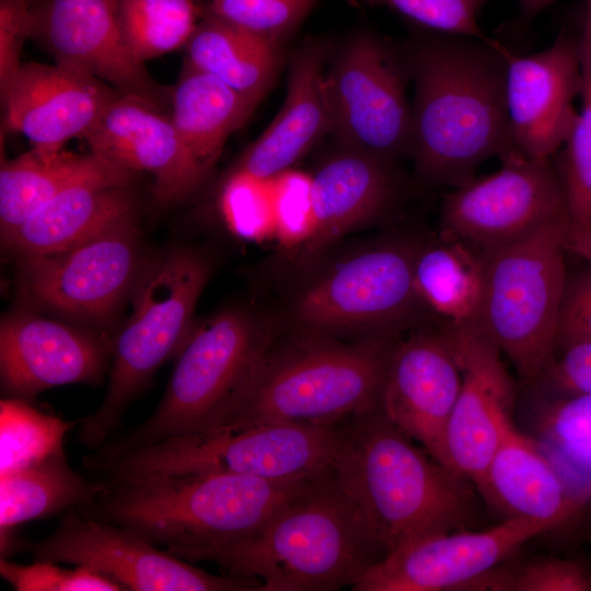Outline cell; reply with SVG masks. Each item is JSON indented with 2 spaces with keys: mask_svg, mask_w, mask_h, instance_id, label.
I'll return each mask as SVG.
<instances>
[{
  "mask_svg": "<svg viewBox=\"0 0 591 591\" xmlns=\"http://www.w3.org/2000/svg\"><path fill=\"white\" fill-rule=\"evenodd\" d=\"M591 340V271L567 280L560 308L557 349Z\"/></svg>",
  "mask_w": 591,
  "mask_h": 591,
  "instance_id": "44",
  "label": "cell"
},
{
  "mask_svg": "<svg viewBox=\"0 0 591 591\" xmlns=\"http://www.w3.org/2000/svg\"><path fill=\"white\" fill-rule=\"evenodd\" d=\"M483 1L484 0H473L477 8L483 3Z\"/></svg>",
  "mask_w": 591,
  "mask_h": 591,
  "instance_id": "48",
  "label": "cell"
},
{
  "mask_svg": "<svg viewBox=\"0 0 591 591\" xmlns=\"http://www.w3.org/2000/svg\"><path fill=\"white\" fill-rule=\"evenodd\" d=\"M35 560L85 566L131 591H253L255 579L216 576L195 567L135 532L81 514L62 515L57 529L38 542L22 541L20 551Z\"/></svg>",
  "mask_w": 591,
  "mask_h": 591,
  "instance_id": "14",
  "label": "cell"
},
{
  "mask_svg": "<svg viewBox=\"0 0 591 591\" xmlns=\"http://www.w3.org/2000/svg\"><path fill=\"white\" fill-rule=\"evenodd\" d=\"M501 161L497 172L475 177L443 197L440 233L488 254L570 217L554 157L531 159L511 152Z\"/></svg>",
  "mask_w": 591,
  "mask_h": 591,
  "instance_id": "13",
  "label": "cell"
},
{
  "mask_svg": "<svg viewBox=\"0 0 591 591\" xmlns=\"http://www.w3.org/2000/svg\"><path fill=\"white\" fill-rule=\"evenodd\" d=\"M119 93L101 79L55 62H22L0 93L2 130L32 147L60 149L84 138Z\"/></svg>",
  "mask_w": 591,
  "mask_h": 591,
  "instance_id": "22",
  "label": "cell"
},
{
  "mask_svg": "<svg viewBox=\"0 0 591 591\" xmlns=\"http://www.w3.org/2000/svg\"><path fill=\"white\" fill-rule=\"evenodd\" d=\"M270 181L275 236L281 246L294 253L313 231L312 176L288 169Z\"/></svg>",
  "mask_w": 591,
  "mask_h": 591,
  "instance_id": "38",
  "label": "cell"
},
{
  "mask_svg": "<svg viewBox=\"0 0 591 591\" xmlns=\"http://www.w3.org/2000/svg\"><path fill=\"white\" fill-rule=\"evenodd\" d=\"M76 424L43 413L26 399H1L0 476L26 468L63 450L65 437Z\"/></svg>",
  "mask_w": 591,
  "mask_h": 591,
  "instance_id": "34",
  "label": "cell"
},
{
  "mask_svg": "<svg viewBox=\"0 0 591 591\" xmlns=\"http://www.w3.org/2000/svg\"><path fill=\"white\" fill-rule=\"evenodd\" d=\"M112 361V339L80 326L14 311L0 324V380L8 397L31 401L45 390L100 385Z\"/></svg>",
  "mask_w": 591,
  "mask_h": 591,
  "instance_id": "19",
  "label": "cell"
},
{
  "mask_svg": "<svg viewBox=\"0 0 591 591\" xmlns=\"http://www.w3.org/2000/svg\"><path fill=\"white\" fill-rule=\"evenodd\" d=\"M0 575L18 591H121L118 583L85 566L61 568L57 563L35 560L19 565L0 559Z\"/></svg>",
  "mask_w": 591,
  "mask_h": 591,
  "instance_id": "39",
  "label": "cell"
},
{
  "mask_svg": "<svg viewBox=\"0 0 591 591\" xmlns=\"http://www.w3.org/2000/svg\"><path fill=\"white\" fill-rule=\"evenodd\" d=\"M185 61L256 106L273 85L279 45L205 13L185 45Z\"/></svg>",
  "mask_w": 591,
  "mask_h": 591,
  "instance_id": "29",
  "label": "cell"
},
{
  "mask_svg": "<svg viewBox=\"0 0 591 591\" xmlns=\"http://www.w3.org/2000/svg\"><path fill=\"white\" fill-rule=\"evenodd\" d=\"M432 32L487 37L477 25L473 0H380Z\"/></svg>",
  "mask_w": 591,
  "mask_h": 591,
  "instance_id": "41",
  "label": "cell"
},
{
  "mask_svg": "<svg viewBox=\"0 0 591 591\" xmlns=\"http://www.w3.org/2000/svg\"><path fill=\"white\" fill-rule=\"evenodd\" d=\"M563 217L531 235L485 254V282L476 328L535 384L555 359L567 285Z\"/></svg>",
  "mask_w": 591,
  "mask_h": 591,
  "instance_id": "8",
  "label": "cell"
},
{
  "mask_svg": "<svg viewBox=\"0 0 591 591\" xmlns=\"http://www.w3.org/2000/svg\"><path fill=\"white\" fill-rule=\"evenodd\" d=\"M20 260L27 298L66 317L100 326L131 294L146 258L132 213L67 250Z\"/></svg>",
  "mask_w": 591,
  "mask_h": 591,
  "instance_id": "12",
  "label": "cell"
},
{
  "mask_svg": "<svg viewBox=\"0 0 591 591\" xmlns=\"http://www.w3.org/2000/svg\"><path fill=\"white\" fill-rule=\"evenodd\" d=\"M313 477L271 480L224 474H149L102 478L104 488L77 510L128 529L177 557L248 536Z\"/></svg>",
  "mask_w": 591,
  "mask_h": 591,
  "instance_id": "4",
  "label": "cell"
},
{
  "mask_svg": "<svg viewBox=\"0 0 591 591\" xmlns=\"http://www.w3.org/2000/svg\"><path fill=\"white\" fill-rule=\"evenodd\" d=\"M132 213L136 198L130 185H79L40 206L2 243L20 257L51 254Z\"/></svg>",
  "mask_w": 591,
  "mask_h": 591,
  "instance_id": "27",
  "label": "cell"
},
{
  "mask_svg": "<svg viewBox=\"0 0 591 591\" xmlns=\"http://www.w3.org/2000/svg\"><path fill=\"white\" fill-rule=\"evenodd\" d=\"M125 39L144 63L185 47L198 24L196 0H118Z\"/></svg>",
  "mask_w": 591,
  "mask_h": 591,
  "instance_id": "33",
  "label": "cell"
},
{
  "mask_svg": "<svg viewBox=\"0 0 591 591\" xmlns=\"http://www.w3.org/2000/svg\"><path fill=\"white\" fill-rule=\"evenodd\" d=\"M210 270L206 257L188 248L146 259L130 294L131 315L112 338L105 396L80 420L82 445L95 450L105 443L157 370L179 354L195 325V306Z\"/></svg>",
  "mask_w": 591,
  "mask_h": 591,
  "instance_id": "6",
  "label": "cell"
},
{
  "mask_svg": "<svg viewBox=\"0 0 591 591\" xmlns=\"http://www.w3.org/2000/svg\"><path fill=\"white\" fill-rule=\"evenodd\" d=\"M583 22L588 25L591 32V0H587Z\"/></svg>",
  "mask_w": 591,
  "mask_h": 591,
  "instance_id": "47",
  "label": "cell"
},
{
  "mask_svg": "<svg viewBox=\"0 0 591 591\" xmlns=\"http://www.w3.org/2000/svg\"><path fill=\"white\" fill-rule=\"evenodd\" d=\"M506 96L514 152L531 159L554 157L567 140L582 89L580 36L561 32L551 46L531 55L507 53Z\"/></svg>",
  "mask_w": 591,
  "mask_h": 591,
  "instance_id": "18",
  "label": "cell"
},
{
  "mask_svg": "<svg viewBox=\"0 0 591 591\" xmlns=\"http://www.w3.org/2000/svg\"><path fill=\"white\" fill-rule=\"evenodd\" d=\"M83 139L90 151L132 172L149 173L160 206L185 199L207 175L167 112L120 92Z\"/></svg>",
  "mask_w": 591,
  "mask_h": 591,
  "instance_id": "21",
  "label": "cell"
},
{
  "mask_svg": "<svg viewBox=\"0 0 591 591\" xmlns=\"http://www.w3.org/2000/svg\"><path fill=\"white\" fill-rule=\"evenodd\" d=\"M544 394L567 396L591 392V340L577 341L561 348L540 380Z\"/></svg>",
  "mask_w": 591,
  "mask_h": 591,
  "instance_id": "43",
  "label": "cell"
},
{
  "mask_svg": "<svg viewBox=\"0 0 591 591\" xmlns=\"http://www.w3.org/2000/svg\"><path fill=\"white\" fill-rule=\"evenodd\" d=\"M338 430L331 468L386 554L475 523L474 484L415 444L381 407L350 417Z\"/></svg>",
  "mask_w": 591,
  "mask_h": 591,
  "instance_id": "2",
  "label": "cell"
},
{
  "mask_svg": "<svg viewBox=\"0 0 591 591\" xmlns=\"http://www.w3.org/2000/svg\"><path fill=\"white\" fill-rule=\"evenodd\" d=\"M271 340L268 329L240 308L225 309L194 325L154 412L134 430L92 453L114 455L163 439L219 429L245 394Z\"/></svg>",
  "mask_w": 591,
  "mask_h": 591,
  "instance_id": "7",
  "label": "cell"
},
{
  "mask_svg": "<svg viewBox=\"0 0 591 591\" xmlns=\"http://www.w3.org/2000/svg\"><path fill=\"white\" fill-rule=\"evenodd\" d=\"M415 84L412 154L427 185L457 188L511 152L508 48L488 37L433 32L406 47Z\"/></svg>",
  "mask_w": 591,
  "mask_h": 591,
  "instance_id": "1",
  "label": "cell"
},
{
  "mask_svg": "<svg viewBox=\"0 0 591 591\" xmlns=\"http://www.w3.org/2000/svg\"><path fill=\"white\" fill-rule=\"evenodd\" d=\"M135 172L92 151L37 148L0 169L1 241L11 236L40 206L62 192L85 184L130 185Z\"/></svg>",
  "mask_w": 591,
  "mask_h": 591,
  "instance_id": "26",
  "label": "cell"
},
{
  "mask_svg": "<svg viewBox=\"0 0 591 591\" xmlns=\"http://www.w3.org/2000/svg\"><path fill=\"white\" fill-rule=\"evenodd\" d=\"M507 591H591V569L563 558H542L515 568L508 566Z\"/></svg>",
  "mask_w": 591,
  "mask_h": 591,
  "instance_id": "40",
  "label": "cell"
},
{
  "mask_svg": "<svg viewBox=\"0 0 591 591\" xmlns=\"http://www.w3.org/2000/svg\"><path fill=\"white\" fill-rule=\"evenodd\" d=\"M461 386L454 350L437 325L398 339L381 397L384 415L448 466L444 437ZM451 468V467H450Z\"/></svg>",
  "mask_w": 591,
  "mask_h": 591,
  "instance_id": "20",
  "label": "cell"
},
{
  "mask_svg": "<svg viewBox=\"0 0 591 591\" xmlns=\"http://www.w3.org/2000/svg\"><path fill=\"white\" fill-rule=\"evenodd\" d=\"M220 208L228 227L239 236L262 241L275 235L270 178L233 170L222 186Z\"/></svg>",
  "mask_w": 591,
  "mask_h": 591,
  "instance_id": "36",
  "label": "cell"
},
{
  "mask_svg": "<svg viewBox=\"0 0 591 591\" xmlns=\"http://www.w3.org/2000/svg\"><path fill=\"white\" fill-rule=\"evenodd\" d=\"M317 0H209L205 13L277 45L291 34Z\"/></svg>",
  "mask_w": 591,
  "mask_h": 591,
  "instance_id": "37",
  "label": "cell"
},
{
  "mask_svg": "<svg viewBox=\"0 0 591 591\" xmlns=\"http://www.w3.org/2000/svg\"><path fill=\"white\" fill-rule=\"evenodd\" d=\"M424 241H383L311 281L293 303L301 334L334 337L392 336L416 325L422 310L414 287V263Z\"/></svg>",
  "mask_w": 591,
  "mask_h": 591,
  "instance_id": "10",
  "label": "cell"
},
{
  "mask_svg": "<svg viewBox=\"0 0 591 591\" xmlns=\"http://www.w3.org/2000/svg\"><path fill=\"white\" fill-rule=\"evenodd\" d=\"M104 486L102 478L88 479L76 472L65 450L0 476V551L16 540L13 530L19 524L79 508Z\"/></svg>",
  "mask_w": 591,
  "mask_h": 591,
  "instance_id": "31",
  "label": "cell"
},
{
  "mask_svg": "<svg viewBox=\"0 0 591 591\" xmlns=\"http://www.w3.org/2000/svg\"><path fill=\"white\" fill-rule=\"evenodd\" d=\"M553 530L543 522L503 519L483 531H450L417 538L386 554L354 591L470 590L532 537Z\"/></svg>",
  "mask_w": 591,
  "mask_h": 591,
  "instance_id": "16",
  "label": "cell"
},
{
  "mask_svg": "<svg viewBox=\"0 0 591 591\" xmlns=\"http://www.w3.org/2000/svg\"><path fill=\"white\" fill-rule=\"evenodd\" d=\"M565 246L567 252H572L591 264V225H572L570 224Z\"/></svg>",
  "mask_w": 591,
  "mask_h": 591,
  "instance_id": "45",
  "label": "cell"
},
{
  "mask_svg": "<svg viewBox=\"0 0 591 591\" xmlns=\"http://www.w3.org/2000/svg\"><path fill=\"white\" fill-rule=\"evenodd\" d=\"M324 66L325 48L321 44L310 43L298 51L280 112L233 170L270 178L291 169L329 131Z\"/></svg>",
  "mask_w": 591,
  "mask_h": 591,
  "instance_id": "25",
  "label": "cell"
},
{
  "mask_svg": "<svg viewBox=\"0 0 591 591\" xmlns=\"http://www.w3.org/2000/svg\"><path fill=\"white\" fill-rule=\"evenodd\" d=\"M338 437V426L267 424L239 431L167 438L114 455L90 453L82 459V465L103 479L224 474L299 480L331 467Z\"/></svg>",
  "mask_w": 591,
  "mask_h": 591,
  "instance_id": "9",
  "label": "cell"
},
{
  "mask_svg": "<svg viewBox=\"0 0 591 591\" xmlns=\"http://www.w3.org/2000/svg\"><path fill=\"white\" fill-rule=\"evenodd\" d=\"M556 0H519L521 13L524 18L531 19L541 11L553 4Z\"/></svg>",
  "mask_w": 591,
  "mask_h": 591,
  "instance_id": "46",
  "label": "cell"
},
{
  "mask_svg": "<svg viewBox=\"0 0 591 591\" xmlns=\"http://www.w3.org/2000/svg\"><path fill=\"white\" fill-rule=\"evenodd\" d=\"M32 38L55 62L170 113L171 88L154 81L132 55L118 0H34Z\"/></svg>",
  "mask_w": 591,
  "mask_h": 591,
  "instance_id": "15",
  "label": "cell"
},
{
  "mask_svg": "<svg viewBox=\"0 0 591 591\" xmlns=\"http://www.w3.org/2000/svg\"><path fill=\"white\" fill-rule=\"evenodd\" d=\"M385 555L328 467L248 536L177 557L212 561L227 575L258 580L259 591H334L351 589Z\"/></svg>",
  "mask_w": 591,
  "mask_h": 591,
  "instance_id": "3",
  "label": "cell"
},
{
  "mask_svg": "<svg viewBox=\"0 0 591 591\" xmlns=\"http://www.w3.org/2000/svg\"><path fill=\"white\" fill-rule=\"evenodd\" d=\"M581 109L561 150L555 155L572 225H591V32L580 34Z\"/></svg>",
  "mask_w": 591,
  "mask_h": 591,
  "instance_id": "35",
  "label": "cell"
},
{
  "mask_svg": "<svg viewBox=\"0 0 591 591\" xmlns=\"http://www.w3.org/2000/svg\"><path fill=\"white\" fill-rule=\"evenodd\" d=\"M34 0H0V93L21 66L24 44L33 35Z\"/></svg>",
  "mask_w": 591,
  "mask_h": 591,
  "instance_id": "42",
  "label": "cell"
},
{
  "mask_svg": "<svg viewBox=\"0 0 591 591\" xmlns=\"http://www.w3.org/2000/svg\"><path fill=\"white\" fill-rule=\"evenodd\" d=\"M406 47L370 34L350 39L325 71L329 132L341 148L391 161L412 154Z\"/></svg>",
  "mask_w": 591,
  "mask_h": 591,
  "instance_id": "11",
  "label": "cell"
},
{
  "mask_svg": "<svg viewBox=\"0 0 591 591\" xmlns=\"http://www.w3.org/2000/svg\"><path fill=\"white\" fill-rule=\"evenodd\" d=\"M396 161L343 148L312 175L314 225L294 254L312 263L348 232L386 217L399 201L404 179Z\"/></svg>",
  "mask_w": 591,
  "mask_h": 591,
  "instance_id": "23",
  "label": "cell"
},
{
  "mask_svg": "<svg viewBox=\"0 0 591 591\" xmlns=\"http://www.w3.org/2000/svg\"><path fill=\"white\" fill-rule=\"evenodd\" d=\"M255 107L213 76L185 61L171 88L169 114L208 174L229 136L244 125Z\"/></svg>",
  "mask_w": 591,
  "mask_h": 591,
  "instance_id": "30",
  "label": "cell"
},
{
  "mask_svg": "<svg viewBox=\"0 0 591 591\" xmlns=\"http://www.w3.org/2000/svg\"><path fill=\"white\" fill-rule=\"evenodd\" d=\"M438 326L461 370V386L444 437L447 461L476 486L513 425L517 386L499 348L476 327Z\"/></svg>",
  "mask_w": 591,
  "mask_h": 591,
  "instance_id": "17",
  "label": "cell"
},
{
  "mask_svg": "<svg viewBox=\"0 0 591 591\" xmlns=\"http://www.w3.org/2000/svg\"><path fill=\"white\" fill-rule=\"evenodd\" d=\"M414 287L424 308L439 325L476 327L485 282V253L440 233L422 242L414 263Z\"/></svg>",
  "mask_w": 591,
  "mask_h": 591,
  "instance_id": "28",
  "label": "cell"
},
{
  "mask_svg": "<svg viewBox=\"0 0 591 591\" xmlns=\"http://www.w3.org/2000/svg\"><path fill=\"white\" fill-rule=\"evenodd\" d=\"M398 339L371 336L341 343L301 334L285 346H270L235 409L211 432L267 424L336 427L381 407Z\"/></svg>",
  "mask_w": 591,
  "mask_h": 591,
  "instance_id": "5",
  "label": "cell"
},
{
  "mask_svg": "<svg viewBox=\"0 0 591 591\" xmlns=\"http://www.w3.org/2000/svg\"><path fill=\"white\" fill-rule=\"evenodd\" d=\"M488 506L505 519L563 525L584 507L533 437L510 426L475 486Z\"/></svg>",
  "mask_w": 591,
  "mask_h": 591,
  "instance_id": "24",
  "label": "cell"
},
{
  "mask_svg": "<svg viewBox=\"0 0 591 591\" xmlns=\"http://www.w3.org/2000/svg\"><path fill=\"white\" fill-rule=\"evenodd\" d=\"M531 436L549 459L569 493L591 500V392L546 395L536 408Z\"/></svg>",
  "mask_w": 591,
  "mask_h": 591,
  "instance_id": "32",
  "label": "cell"
}]
</instances>
